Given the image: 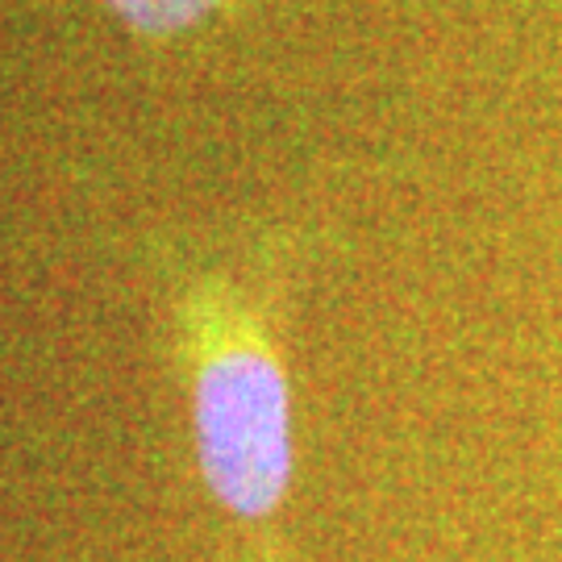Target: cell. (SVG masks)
Listing matches in <instances>:
<instances>
[{"label":"cell","instance_id":"1","mask_svg":"<svg viewBox=\"0 0 562 562\" xmlns=\"http://www.w3.org/2000/svg\"><path fill=\"white\" fill-rule=\"evenodd\" d=\"M188 413L204 487L262 562L296 475V425L288 371L250 313L213 304L192 322Z\"/></svg>","mask_w":562,"mask_h":562},{"label":"cell","instance_id":"2","mask_svg":"<svg viewBox=\"0 0 562 562\" xmlns=\"http://www.w3.org/2000/svg\"><path fill=\"white\" fill-rule=\"evenodd\" d=\"M101 4L130 30L155 34V38L183 34L222 9V0H101Z\"/></svg>","mask_w":562,"mask_h":562}]
</instances>
